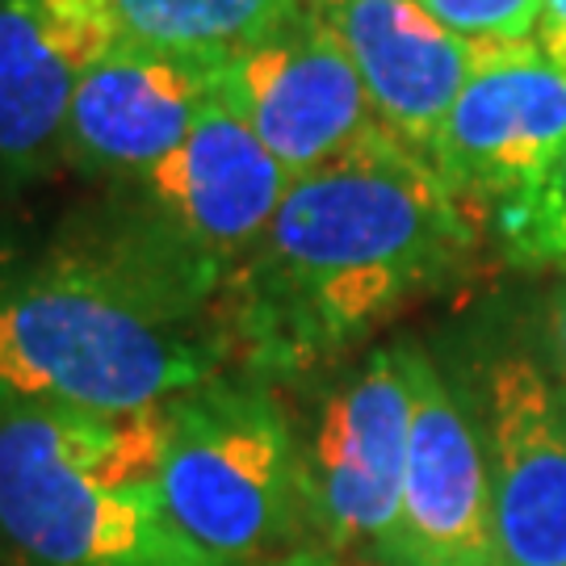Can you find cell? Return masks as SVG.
<instances>
[{
  "instance_id": "4",
  "label": "cell",
  "mask_w": 566,
  "mask_h": 566,
  "mask_svg": "<svg viewBox=\"0 0 566 566\" xmlns=\"http://www.w3.org/2000/svg\"><path fill=\"white\" fill-rule=\"evenodd\" d=\"M156 483L172 521L227 566L315 546L282 386L223 369L164 403Z\"/></svg>"
},
{
  "instance_id": "6",
  "label": "cell",
  "mask_w": 566,
  "mask_h": 566,
  "mask_svg": "<svg viewBox=\"0 0 566 566\" xmlns=\"http://www.w3.org/2000/svg\"><path fill=\"white\" fill-rule=\"evenodd\" d=\"M311 386L303 420H294L311 542L386 566L411 446V340L374 344Z\"/></svg>"
},
{
  "instance_id": "18",
  "label": "cell",
  "mask_w": 566,
  "mask_h": 566,
  "mask_svg": "<svg viewBox=\"0 0 566 566\" xmlns=\"http://www.w3.org/2000/svg\"><path fill=\"white\" fill-rule=\"evenodd\" d=\"M546 336H549V357L558 361V369L566 374V277L554 285L546 306Z\"/></svg>"
},
{
  "instance_id": "1",
  "label": "cell",
  "mask_w": 566,
  "mask_h": 566,
  "mask_svg": "<svg viewBox=\"0 0 566 566\" xmlns=\"http://www.w3.org/2000/svg\"><path fill=\"white\" fill-rule=\"evenodd\" d=\"M479 252V210L424 151L374 130L306 172L223 285L231 369L303 386L357 357L399 311L441 294Z\"/></svg>"
},
{
  "instance_id": "2",
  "label": "cell",
  "mask_w": 566,
  "mask_h": 566,
  "mask_svg": "<svg viewBox=\"0 0 566 566\" xmlns=\"http://www.w3.org/2000/svg\"><path fill=\"white\" fill-rule=\"evenodd\" d=\"M223 369V315L193 311L51 235L0 256V411L130 416Z\"/></svg>"
},
{
  "instance_id": "11",
  "label": "cell",
  "mask_w": 566,
  "mask_h": 566,
  "mask_svg": "<svg viewBox=\"0 0 566 566\" xmlns=\"http://www.w3.org/2000/svg\"><path fill=\"white\" fill-rule=\"evenodd\" d=\"M386 566H504L479 428L416 340L403 507Z\"/></svg>"
},
{
  "instance_id": "9",
  "label": "cell",
  "mask_w": 566,
  "mask_h": 566,
  "mask_svg": "<svg viewBox=\"0 0 566 566\" xmlns=\"http://www.w3.org/2000/svg\"><path fill=\"white\" fill-rule=\"evenodd\" d=\"M219 63L223 55L114 39L72 93L63 168L88 185H114L172 156L219 102Z\"/></svg>"
},
{
  "instance_id": "12",
  "label": "cell",
  "mask_w": 566,
  "mask_h": 566,
  "mask_svg": "<svg viewBox=\"0 0 566 566\" xmlns=\"http://www.w3.org/2000/svg\"><path fill=\"white\" fill-rule=\"evenodd\" d=\"M114 39L102 0H0V198L63 168L72 93Z\"/></svg>"
},
{
  "instance_id": "20",
  "label": "cell",
  "mask_w": 566,
  "mask_h": 566,
  "mask_svg": "<svg viewBox=\"0 0 566 566\" xmlns=\"http://www.w3.org/2000/svg\"><path fill=\"white\" fill-rule=\"evenodd\" d=\"M0 566H9V558H4V549H0Z\"/></svg>"
},
{
  "instance_id": "16",
  "label": "cell",
  "mask_w": 566,
  "mask_h": 566,
  "mask_svg": "<svg viewBox=\"0 0 566 566\" xmlns=\"http://www.w3.org/2000/svg\"><path fill=\"white\" fill-rule=\"evenodd\" d=\"M453 34L474 42H533L542 0H420Z\"/></svg>"
},
{
  "instance_id": "15",
  "label": "cell",
  "mask_w": 566,
  "mask_h": 566,
  "mask_svg": "<svg viewBox=\"0 0 566 566\" xmlns=\"http://www.w3.org/2000/svg\"><path fill=\"white\" fill-rule=\"evenodd\" d=\"M500 243L516 264H566V147L537 181L500 206Z\"/></svg>"
},
{
  "instance_id": "17",
  "label": "cell",
  "mask_w": 566,
  "mask_h": 566,
  "mask_svg": "<svg viewBox=\"0 0 566 566\" xmlns=\"http://www.w3.org/2000/svg\"><path fill=\"white\" fill-rule=\"evenodd\" d=\"M533 42L554 67L566 72V0H542V18H537Z\"/></svg>"
},
{
  "instance_id": "8",
  "label": "cell",
  "mask_w": 566,
  "mask_h": 566,
  "mask_svg": "<svg viewBox=\"0 0 566 566\" xmlns=\"http://www.w3.org/2000/svg\"><path fill=\"white\" fill-rule=\"evenodd\" d=\"M219 102L298 181L378 130L357 63L319 0L227 51Z\"/></svg>"
},
{
  "instance_id": "19",
  "label": "cell",
  "mask_w": 566,
  "mask_h": 566,
  "mask_svg": "<svg viewBox=\"0 0 566 566\" xmlns=\"http://www.w3.org/2000/svg\"><path fill=\"white\" fill-rule=\"evenodd\" d=\"M248 566H361V563H353V558H340V554H332V549L303 546V549L273 554V558H261V563H248Z\"/></svg>"
},
{
  "instance_id": "13",
  "label": "cell",
  "mask_w": 566,
  "mask_h": 566,
  "mask_svg": "<svg viewBox=\"0 0 566 566\" xmlns=\"http://www.w3.org/2000/svg\"><path fill=\"white\" fill-rule=\"evenodd\" d=\"M357 63L378 126L424 151L486 46L453 34L420 0H319Z\"/></svg>"
},
{
  "instance_id": "7",
  "label": "cell",
  "mask_w": 566,
  "mask_h": 566,
  "mask_svg": "<svg viewBox=\"0 0 566 566\" xmlns=\"http://www.w3.org/2000/svg\"><path fill=\"white\" fill-rule=\"evenodd\" d=\"M458 395L479 428L504 566H566V374L504 340L474 357Z\"/></svg>"
},
{
  "instance_id": "5",
  "label": "cell",
  "mask_w": 566,
  "mask_h": 566,
  "mask_svg": "<svg viewBox=\"0 0 566 566\" xmlns=\"http://www.w3.org/2000/svg\"><path fill=\"white\" fill-rule=\"evenodd\" d=\"M0 549L9 566H227L172 521L156 479L81 462L67 411H0Z\"/></svg>"
},
{
  "instance_id": "14",
  "label": "cell",
  "mask_w": 566,
  "mask_h": 566,
  "mask_svg": "<svg viewBox=\"0 0 566 566\" xmlns=\"http://www.w3.org/2000/svg\"><path fill=\"white\" fill-rule=\"evenodd\" d=\"M114 34L160 51L227 55L306 0H102Z\"/></svg>"
},
{
  "instance_id": "3",
  "label": "cell",
  "mask_w": 566,
  "mask_h": 566,
  "mask_svg": "<svg viewBox=\"0 0 566 566\" xmlns=\"http://www.w3.org/2000/svg\"><path fill=\"white\" fill-rule=\"evenodd\" d=\"M294 177L269 156L223 102L189 139L143 168L102 185L63 219L51 240L76 248L198 311L223 315V285L273 223Z\"/></svg>"
},
{
  "instance_id": "10",
  "label": "cell",
  "mask_w": 566,
  "mask_h": 566,
  "mask_svg": "<svg viewBox=\"0 0 566 566\" xmlns=\"http://www.w3.org/2000/svg\"><path fill=\"white\" fill-rule=\"evenodd\" d=\"M566 147V72L537 42H491L428 160L465 206L507 202Z\"/></svg>"
}]
</instances>
